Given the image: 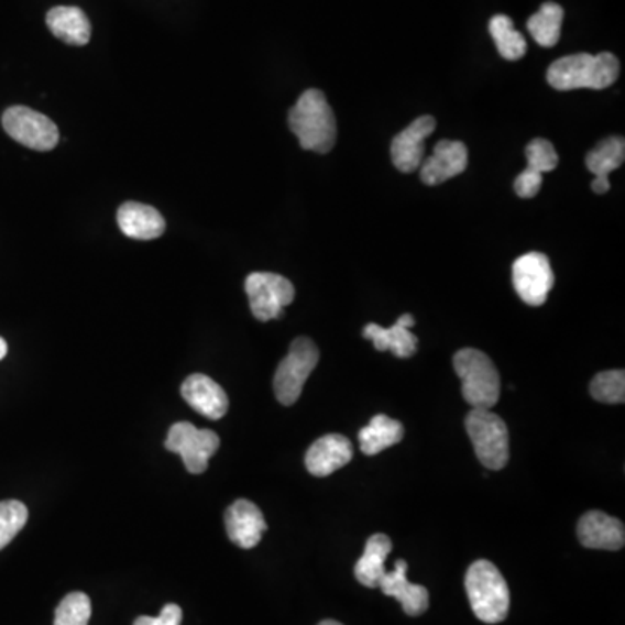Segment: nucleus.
<instances>
[{"instance_id":"aec40b11","label":"nucleus","mask_w":625,"mask_h":625,"mask_svg":"<svg viewBox=\"0 0 625 625\" xmlns=\"http://www.w3.org/2000/svg\"><path fill=\"white\" fill-rule=\"evenodd\" d=\"M117 221L122 233L129 239H158L165 231L164 216L146 204L125 202L117 212Z\"/></svg>"},{"instance_id":"c756f323","label":"nucleus","mask_w":625,"mask_h":625,"mask_svg":"<svg viewBox=\"0 0 625 625\" xmlns=\"http://www.w3.org/2000/svg\"><path fill=\"white\" fill-rule=\"evenodd\" d=\"M183 610L169 603L162 608L158 617H138L132 625H182Z\"/></svg>"},{"instance_id":"f257e3e1","label":"nucleus","mask_w":625,"mask_h":625,"mask_svg":"<svg viewBox=\"0 0 625 625\" xmlns=\"http://www.w3.org/2000/svg\"><path fill=\"white\" fill-rule=\"evenodd\" d=\"M621 63L612 53H579L556 59L547 68V83L556 91L594 89L601 91L617 83Z\"/></svg>"},{"instance_id":"4be33fe9","label":"nucleus","mask_w":625,"mask_h":625,"mask_svg":"<svg viewBox=\"0 0 625 625\" xmlns=\"http://www.w3.org/2000/svg\"><path fill=\"white\" fill-rule=\"evenodd\" d=\"M46 21L54 37L70 46H86L91 41V23L83 9L58 6L51 9Z\"/></svg>"},{"instance_id":"9b49d317","label":"nucleus","mask_w":625,"mask_h":625,"mask_svg":"<svg viewBox=\"0 0 625 625\" xmlns=\"http://www.w3.org/2000/svg\"><path fill=\"white\" fill-rule=\"evenodd\" d=\"M435 129L437 120L431 116H423L396 134L391 143V158L396 169L405 174L419 169L424 161V141L431 136Z\"/></svg>"},{"instance_id":"f03ea898","label":"nucleus","mask_w":625,"mask_h":625,"mask_svg":"<svg viewBox=\"0 0 625 625\" xmlns=\"http://www.w3.org/2000/svg\"><path fill=\"white\" fill-rule=\"evenodd\" d=\"M288 128L308 152L329 153L338 140V122L326 95L308 89L288 111Z\"/></svg>"},{"instance_id":"5701e85b","label":"nucleus","mask_w":625,"mask_h":625,"mask_svg":"<svg viewBox=\"0 0 625 625\" xmlns=\"http://www.w3.org/2000/svg\"><path fill=\"white\" fill-rule=\"evenodd\" d=\"M391 549H393V542L387 535L375 534L366 540L365 551L359 563L354 564V577L360 584L369 589L379 588L381 580L386 575L384 563H386Z\"/></svg>"},{"instance_id":"39448f33","label":"nucleus","mask_w":625,"mask_h":625,"mask_svg":"<svg viewBox=\"0 0 625 625\" xmlns=\"http://www.w3.org/2000/svg\"><path fill=\"white\" fill-rule=\"evenodd\" d=\"M465 431L473 441L474 452L486 469L498 471L509 461V431L497 414L486 408H473L465 417Z\"/></svg>"},{"instance_id":"393cba45","label":"nucleus","mask_w":625,"mask_h":625,"mask_svg":"<svg viewBox=\"0 0 625 625\" xmlns=\"http://www.w3.org/2000/svg\"><path fill=\"white\" fill-rule=\"evenodd\" d=\"M564 11L556 2H546L540 6L539 11L530 17L527 29L534 41L542 47H552L558 44L561 37V25H563Z\"/></svg>"},{"instance_id":"4468645a","label":"nucleus","mask_w":625,"mask_h":625,"mask_svg":"<svg viewBox=\"0 0 625 625\" xmlns=\"http://www.w3.org/2000/svg\"><path fill=\"white\" fill-rule=\"evenodd\" d=\"M527 155V169L523 171L515 182V191L519 198H534L542 186V174L551 173L558 167V153L551 141L535 138L525 149Z\"/></svg>"},{"instance_id":"cd10ccee","label":"nucleus","mask_w":625,"mask_h":625,"mask_svg":"<svg viewBox=\"0 0 625 625\" xmlns=\"http://www.w3.org/2000/svg\"><path fill=\"white\" fill-rule=\"evenodd\" d=\"M26 519H29V509L23 502H0V551L23 530Z\"/></svg>"},{"instance_id":"b1692460","label":"nucleus","mask_w":625,"mask_h":625,"mask_svg":"<svg viewBox=\"0 0 625 625\" xmlns=\"http://www.w3.org/2000/svg\"><path fill=\"white\" fill-rule=\"evenodd\" d=\"M405 428L399 420L379 414L359 432L360 450L365 456H377L404 440Z\"/></svg>"},{"instance_id":"1a4fd4ad","label":"nucleus","mask_w":625,"mask_h":625,"mask_svg":"<svg viewBox=\"0 0 625 625\" xmlns=\"http://www.w3.org/2000/svg\"><path fill=\"white\" fill-rule=\"evenodd\" d=\"M2 125L9 136L35 152H50L59 141V131L53 120L32 108H8L2 116Z\"/></svg>"},{"instance_id":"ddd939ff","label":"nucleus","mask_w":625,"mask_h":625,"mask_svg":"<svg viewBox=\"0 0 625 625\" xmlns=\"http://www.w3.org/2000/svg\"><path fill=\"white\" fill-rule=\"evenodd\" d=\"M224 525L231 542L242 549L257 546L263 539L264 531L267 530V523L260 507L248 498H239L228 507L224 513Z\"/></svg>"},{"instance_id":"423d86ee","label":"nucleus","mask_w":625,"mask_h":625,"mask_svg":"<svg viewBox=\"0 0 625 625\" xmlns=\"http://www.w3.org/2000/svg\"><path fill=\"white\" fill-rule=\"evenodd\" d=\"M320 360L317 344L308 338H297L290 344L287 357L282 360L273 379L275 396L282 405L290 407L299 399L303 387Z\"/></svg>"},{"instance_id":"20e7f679","label":"nucleus","mask_w":625,"mask_h":625,"mask_svg":"<svg viewBox=\"0 0 625 625\" xmlns=\"http://www.w3.org/2000/svg\"><path fill=\"white\" fill-rule=\"evenodd\" d=\"M453 369L462 381V396L473 408H490L501 398V375L489 354L464 348L453 357Z\"/></svg>"},{"instance_id":"2f4dec72","label":"nucleus","mask_w":625,"mask_h":625,"mask_svg":"<svg viewBox=\"0 0 625 625\" xmlns=\"http://www.w3.org/2000/svg\"><path fill=\"white\" fill-rule=\"evenodd\" d=\"M318 625H342L341 622H336V621H324L320 622V624Z\"/></svg>"},{"instance_id":"7ed1b4c3","label":"nucleus","mask_w":625,"mask_h":625,"mask_svg":"<svg viewBox=\"0 0 625 625\" xmlns=\"http://www.w3.org/2000/svg\"><path fill=\"white\" fill-rule=\"evenodd\" d=\"M465 593L478 621L498 624L509 613L511 594L498 568L486 560L474 561L464 579Z\"/></svg>"},{"instance_id":"6ab92c4d","label":"nucleus","mask_w":625,"mask_h":625,"mask_svg":"<svg viewBox=\"0 0 625 625\" xmlns=\"http://www.w3.org/2000/svg\"><path fill=\"white\" fill-rule=\"evenodd\" d=\"M408 564L405 560H398L395 570L387 573L381 580V591L386 596L395 597L404 606V612L410 617H419L429 608V593L424 585L412 584L407 579Z\"/></svg>"},{"instance_id":"a878e982","label":"nucleus","mask_w":625,"mask_h":625,"mask_svg":"<svg viewBox=\"0 0 625 625\" xmlns=\"http://www.w3.org/2000/svg\"><path fill=\"white\" fill-rule=\"evenodd\" d=\"M489 30L502 58L507 59V62H518L527 54V41L515 29V23L506 14H497V17L492 18Z\"/></svg>"},{"instance_id":"c85d7f7f","label":"nucleus","mask_w":625,"mask_h":625,"mask_svg":"<svg viewBox=\"0 0 625 625\" xmlns=\"http://www.w3.org/2000/svg\"><path fill=\"white\" fill-rule=\"evenodd\" d=\"M91 612V600L87 594L70 593L56 608L54 625H89Z\"/></svg>"},{"instance_id":"7c9ffc66","label":"nucleus","mask_w":625,"mask_h":625,"mask_svg":"<svg viewBox=\"0 0 625 625\" xmlns=\"http://www.w3.org/2000/svg\"><path fill=\"white\" fill-rule=\"evenodd\" d=\"M6 354H8V342L0 338V360L4 359Z\"/></svg>"},{"instance_id":"2eb2a0df","label":"nucleus","mask_w":625,"mask_h":625,"mask_svg":"<svg viewBox=\"0 0 625 625\" xmlns=\"http://www.w3.org/2000/svg\"><path fill=\"white\" fill-rule=\"evenodd\" d=\"M577 535L588 549L618 551L625 544V528L621 519L612 518L603 511H589L580 518Z\"/></svg>"},{"instance_id":"dca6fc26","label":"nucleus","mask_w":625,"mask_h":625,"mask_svg":"<svg viewBox=\"0 0 625 625\" xmlns=\"http://www.w3.org/2000/svg\"><path fill=\"white\" fill-rule=\"evenodd\" d=\"M182 396L189 407L207 419L218 420L227 416L230 408L227 391L222 390L209 375L194 374L182 386Z\"/></svg>"},{"instance_id":"f8f14e48","label":"nucleus","mask_w":625,"mask_h":625,"mask_svg":"<svg viewBox=\"0 0 625 625\" xmlns=\"http://www.w3.org/2000/svg\"><path fill=\"white\" fill-rule=\"evenodd\" d=\"M468 167V146L462 141L443 140L420 164V182L437 186L464 173Z\"/></svg>"},{"instance_id":"0eeeda50","label":"nucleus","mask_w":625,"mask_h":625,"mask_svg":"<svg viewBox=\"0 0 625 625\" xmlns=\"http://www.w3.org/2000/svg\"><path fill=\"white\" fill-rule=\"evenodd\" d=\"M245 293L252 315L260 321L281 318L285 306L290 305L296 297V288L285 276L264 272L248 276Z\"/></svg>"},{"instance_id":"a211bd4d","label":"nucleus","mask_w":625,"mask_h":625,"mask_svg":"<svg viewBox=\"0 0 625 625\" xmlns=\"http://www.w3.org/2000/svg\"><path fill=\"white\" fill-rule=\"evenodd\" d=\"M414 324L416 320L412 315H402L390 329H384L377 324H369L363 329V338L374 341L377 351H391L398 359H410L416 354L419 344L416 333H412L410 330Z\"/></svg>"},{"instance_id":"bb28decb","label":"nucleus","mask_w":625,"mask_h":625,"mask_svg":"<svg viewBox=\"0 0 625 625\" xmlns=\"http://www.w3.org/2000/svg\"><path fill=\"white\" fill-rule=\"evenodd\" d=\"M591 396L601 404L617 405L624 404L625 399V372L606 371L600 372L591 381Z\"/></svg>"},{"instance_id":"f3484780","label":"nucleus","mask_w":625,"mask_h":625,"mask_svg":"<svg viewBox=\"0 0 625 625\" xmlns=\"http://www.w3.org/2000/svg\"><path fill=\"white\" fill-rule=\"evenodd\" d=\"M353 459V445L348 438L332 432L318 438L306 452V469L312 476L324 478L350 464Z\"/></svg>"},{"instance_id":"9d476101","label":"nucleus","mask_w":625,"mask_h":625,"mask_svg":"<svg viewBox=\"0 0 625 625\" xmlns=\"http://www.w3.org/2000/svg\"><path fill=\"white\" fill-rule=\"evenodd\" d=\"M513 285L528 306H542L555 285L549 257L542 252H528L513 264Z\"/></svg>"},{"instance_id":"6e6552de","label":"nucleus","mask_w":625,"mask_h":625,"mask_svg":"<svg viewBox=\"0 0 625 625\" xmlns=\"http://www.w3.org/2000/svg\"><path fill=\"white\" fill-rule=\"evenodd\" d=\"M219 437L210 429L195 428L194 424L176 423L169 429L165 449L182 456L186 469L191 474L206 473L210 457L219 449Z\"/></svg>"},{"instance_id":"412c9836","label":"nucleus","mask_w":625,"mask_h":625,"mask_svg":"<svg viewBox=\"0 0 625 625\" xmlns=\"http://www.w3.org/2000/svg\"><path fill=\"white\" fill-rule=\"evenodd\" d=\"M625 161V141L621 136L606 138L594 146L585 156L589 173L594 174L593 191L606 194L610 189L608 176L617 171Z\"/></svg>"}]
</instances>
